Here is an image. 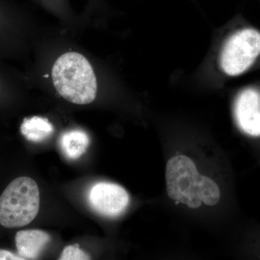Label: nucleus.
I'll use <instances>...</instances> for the list:
<instances>
[{
    "label": "nucleus",
    "instance_id": "obj_1",
    "mask_svg": "<svg viewBox=\"0 0 260 260\" xmlns=\"http://www.w3.org/2000/svg\"><path fill=\"white\" fill-rule=\"evenodd\" d=\"M215 38L203 65L205 76L218 84L260 68V29L235 19Z\"/></svg>",
    "mask_w": 260,
    "mask_h": 260
},
{
    "label": "nucleus",
    "instance_id": "obj_2",
    "mask_svg": "<svg viewBox=\"0 0 260 260\" xmlns=\"http://www.w3.org/2000/svg\"><path fill=\"white\" fill-rule=\"evenodd\" d=\"M166 181L169 198L191 209L200 208L203 203L213 206L220 201L218 184L201 175L194 162L186 155H175L168 161Z\"/></svg>",
    "mask_w": 260,
    "mask_h": 260
},
{
    "label": "nucleus",
    "instance_id": "obj_3",
    "mask_svg": "<svg viewBox=\"0 0 260 260\" xmlns=\"http://www.w3.org/2000/svg\"><path fill=\"white\" fill-rule=\"evenodd\" d=\"M51 80L56 91L72 104L87 105L96 99L95 70L88 58L78 51H68L56 58Z\"/></svg>",
    "mask_w": 260,
    "mask_h": 260
},
{
    "label": "nucleus",
    "instance_id": "obj_4",
    "mask_svg": "<svg viewBox=\"0 0 260 260\" xmlns=\"http://www.w3.org/2000/svg\"><path fill=\"white\" fill-rule=\"evenodd\" d=\"M39 206L37 182L28 177L17 178L0 196V224L8 229L25 226L37 216Z\"/></svg>",
    "mask_w": 260,
    "mask_h": 260
},
{
    "label": "nucleus",
    "instance_id": "obj_5",
    "mask_svg": "<svg viewBox=\"0 0 260 260\" xmlns=\"http://www.w3.org/2000/svg\"><path fill=\"white\" fill-rule=\"evenodd\" d=\"M234 115L243 133L260 137V85H248L239 90L234 99Z\"/></svg>",
    "mask_w": 260,
    "mask_h": 260
},
{
    "label": "nucleus",
    "instance_id": "obj_6",
    "mask_svg": "<svg viewBox=\"0 0 260 260\" xmlns=\"http://www.w3.org/2000/svg\"><path fill=\"white\" fill-rule=\"evenodd\" d=\"M89 202L98 213L116 218L127 208L129 197L122 186L114 183L99 182L90 189Z\"/></svg>",
    "mask_w": 260,
    "mask_h": 260
},
{
    "label": "nucleus",
    "instance_id": "obj_7",
    "mask_svg": "<svg viewBox=\"0 0 260 260\" xmlns=\"http://www.w3.org/2000/svg\"><path fill=\"white\" fill-rule=\"evenodd\" d=\"M51 237L41 230L19 231L15 235L18 254L24 259H37L50 242Z\"/></svg>",
    "mask_w": 260,
    "mask_h": 260
},
{
    "label": "nucleus",
    "instance_id": "obj_8",
    "mask_svg": "<svg viewBox=\"0 0 260 260\" xmlns=\"http://www.w3.org/2000/svg\"><path fill=\"white\" fill-rule=\"evenodd\" d=\"M20 132L29 141L41 143L53 134L54 126L47 118L34 116L24 119L20 126Z\"/></svg>",
    "mask_w": 260,
    "mask_h": 260
},
{
    "label": "nucleus",
    "instance_id": "obj_9",
    "mask_svg": "<svg viewBox=\"0 0 260 260\" xmlns=\"http://www.w3.org/2000/svg\"><path fill=\"white\" fill-rule=\"evenodd\" d=\"M60 144L64 155L68 158L75 160L86 152L90 139L85 132L72 130L61 135Z\"/></svg>",
    "mask_w": 260,
    "mask_h": 260
},
{
    "label": "nucleus",
    "instance_id": "obj_10",
    "mask_svg": "<svg viewBox=\"0 0 260 260\" xmlns=\"http://www.w3.org/2000/svg\"><path fill=\"white\" fill-rule=\"evenodd\" d=\"M90 255L80 249L78 244L66 246L61 252L59 260H88Z\"/></svg>",
    "mask_w": 260,
    "mask_h": 260
},
{
    "label": "nucleus",
    "instance_id": "obj_11",
    "mask_svg": "<svg viewBox=\"0 0 260 260\" xmlns=\"http://www.w3.org/2000/svg\"><path fill=\"white\" fill-rule=\"evenodd\" d=\"M43 5L49 9L57 11L58 13H64L68 10L67 0H39Z\"/></svg>",
    "mask_w": 260,
    "mask_h": 260
},
{
    "label": "nucleus",
    "instance_id": "obj_12",
    "mask_svg": "<svg viewBox=\"0 0 260 260\" xmlns=\"http://www.w3.org/2000/svg\"><path fill=\"white\" fill-rule=\"evenodd\" d=\"M0 260H23L21 256L11 251L0 249Z\"/></svg>",
    "mask_w": 260,
    "mask_h": 260
},
{
    "label": "nucleus",
    "instance_id": "obj_13",
    "mask_svg": "<svg viewBox=\"0 0 260 260\" xmlns=\"http://www.w3.org/2000/svg\"><path fill=\"white\" fill-rule=\"evenodd\" d=\"M99 0H94V3H98V2H99ZM93 3V4H94Z\"/></svg>",
    "mask_w": 260,
    "mask_h": 260
},
{
    "label": "nucleus",
    "instance_id": "obj_14",
    "mask_svg": "<svg viewBox=\"0 0 260 260\" xmlns=\"http://www.w3.org/2000/svg\"><path fill=\"white\" fill-rule=\"evenodd\" d=\"M92 3H93H93H94V0H92V2H91Z\"/></svg>",
    "mask_w": 260,
    "mask_h": 260
}]
</instances>
